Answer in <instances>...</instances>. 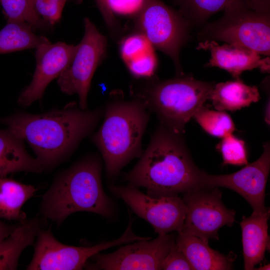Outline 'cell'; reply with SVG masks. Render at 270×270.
Returning a JSON list of instances; mask_svg holds the SVG:
<instances>
[{"mask_svg": "<svg viewBox=\"0 0 270 270\" xmlns=\"http://www.w3.org/2000/svg\"><path fill=\"white\" fill-rule=\"evenodd\" d=\"M36 190L32 185L0 178V218L23 221L24 216L21 208Z\"/></svg>", "mask_w": 270, "mask_h": 270, "instance_id": "cell-22", "label": "cell"}, {"mask_svg": "<svg viewBox=\"0 0 270 270\" xmlns=\"http://www.w3.org/2000/svg\"><path fill=\"white\" fill-rule=\"evenodd\" d=\"M15 227L6 224L0 218V242L7 238L12 232Z\"/></svg>", "mask_w": 270, "mask_h": 270, "instance_id": "cell-34", "label": "cell"}, {"mask_svg": "<svg viewBox=\"0 0 270 270\" xmlns=\"http://www.w3.org/2000/svg\"><path fill=\"white\" fill-rule=\"evenodd\" d=\"M84 33L68 66L58 78L60 90L77 94L79 107L88 110V95L94 73L106 52V40L88 18L84 20Z\"/></svg>", "mask_w": 270, "mask_h": 270, "instance_id": "cell-9", "label": "cell"}, {"mask_svg": "<svg viewBox=\"0 0 270 270\" xmlns=\"http://www.w3.org/2000/svg\"><path fill=\"white\" fill-rule=\"evenodd\" d=\"M40 230L38 220H23L7 238L0 241V270H16L22 251L32 244Z\"/></svg>", "mask_w": 270, "mask_h": 270, "instance_id": "cell-20", "label": "cell"}, {"mask_svg": "<svg viewBox=\"0 0 270 270\" xmlns=\"http://www.w3.org/2000/svg\"><path fill=\"white\" fill-rule=\"evenodd\" d=\"M270 210L262 212H252L250 216H242L240 226L242 232V244L246 270H254L256 265L264 258L270 245L268 222Z\"/></svg>", "mask_w": 270, "mask_h": 270, "instance_id": "cell-16", "label": "cell"}, {"mask_svg": "<svg viewBox=\"0 0 270 270\" xmlns=\"http://www.w3.org/2000/svg\"><path fill=\"white\" fill-rule=\"evenodd\" d=\"M117 95L104 108L103 122L92 138L110 178L116 177L130 161L140 157L142 138L149 120L150 111L140 100H126Z\"/></svg>", "mask_w": 270, "mask_h": 270, "instance_id": "cell-4", "label": "cell"}, {"mask_svg": "<svg viewBox=\"0 0 270 270\" xmlns=\"http://www.w3.org/2000/svg\"><path fill=\"white\" fill-rule=\"evenodd\" d=\"M67 0H32L34 10L43 20L50 25L58 22Z\"/></svg>", "mask_w": 270, "mask_h": 270, "instance_id": "cell-28", "label": "cell"}, {"mask_svg": "<svg viewBox=\"0 0 270 270\" xmlns=\"http://www.w3.org/2000/svg\"><path fill=\"white\" fill-rule=\"evenodd\" d=\"M160 124L140 159L124 180L158 197L178 195L202 186L200 170L182 136Z\"/></svg>", "mask_w": 270, "mask_h": 270, "instance_id": "cell-2", "label": "cell"}, {"mask_svg": "<svg viewBox=\"0 0 270 270\" xmlns=\"http://www.w3.org/2000/svg\"><path fill=\"white\" fill-rule=\"evenodd\" d=\"M76 46L58 42L36 48V67L32 80L20 94L18 104L26 107L41 98L48 84L58 78L70 62Z\"/></svg>", "mask_w": 270, "mask_h": 270, "instance_id": "cell-14", "label": "cell"}, {"mask_svg": "<svg viewBox=\"0 0 270 270\" xmlns=\"http://www.w3.org/2000/svg\"><path fill=\"white\" fill-rule=\"evenodd\" d=\"M152 46L140 33L132 34L122 40L120 46V52L126 62L153 50Z\"/></svg>", "mask_w": 270, "mask_h": 270, "instance_id": "cell-27", "label": "cell"}, {"mask_svg": "<svg viewBox=\"0 0 270 270\" xmlns=\"http://www.w3.org/2000/svg\"><path fill=\"white\" fill-rule=\"evenodd\" d=\"M176 243L174 234H158L153 240L138 241L120 248L115 252L92 256L94 262L89 270H156Z\"/></svg>", "mask_w": 270, "mask_h": 270, "instance_id": "cell-12", "label": "cell"}, {"mask_svg": "<svg viewBox=\"0 0 270 270\" xmlns=\"http://www.w3.org/2000/svg\"><path fill=\"white\" fill-rule=\"evenodd\" d=\"M96 2L110 34L117 40L120 36L122 30L110 8V0H96Z\"/></svg>", "mask_w": 270, "mask_h": 270, "instance_id": "cell-31", "label": "cell"}, {"mask_svg": "<svg viewBox=\"0 0 270 270\" xmlns=\"http://www.w3.org/2000/svg\"><path fill=\"white\" fill-rule=\"evenodd\" d=\"M132 221L118 239L100 243L90 247L68 246L60 242L50 230L37 234L33 258L27 267L30 270H78L85 266L90 258L110 247L146 239L132 232Z\"/></svg>", "mask_w": 270, "mask_h": 270, "instance_id": "cell-8", "label": "cell"}, {"mask_svg": "<svg viewBox=\"0 0 270 270\" xmlns=\"http://www.w3.org/2000/svg\"><path fill=\"white\" fill-rule=\"evenodd\" d=\"M135 26L152 47L170 57L178 74H182L180 52L190 25L182 14L160 0H144L136 12Z\"/></svg>", "mask_w": 270, "mask_h": 270, "instance_id": "cell-7", "label": "cell"}, {"mask_svg": "<svg viewBox=\"0 0 270 270\" xmlns=\"http://www.w3.org/2000/svg\"><path fill=\"white\" fill-rule=\"evenodd\" d=\"M104 108L88 110L69 104L41 114L18 112L2 119L12 134L26 140L44 168L69 155L90 135L104 116Z\"/></svg>", "mask_w": 270, "mask_h": 270, "instance_id": "cell-1", "label": "cell"}, {"mask_svg": "<svg viewBox=\"0 0 270 270\" xmlns=\"http://www.w3.org/2000/svg\"><path fill=\"white\" fill-rule=\"evenodd\" d=\"M144 0H110V4L112 12L120 13H130L137 11Z\"/></svg>", "mask_w": 270, "mask_h": 270, "instance_id": "cell-32", "label": "cell"}, {"mask_svg": "<svg viewBox=\"0 0 270 270\" xmlns=\"http://www.w3.org/2000/svg\"><path fill=\"white\" fill-rule=\"evenodd\" d=\"M224 10L220 19L204 27L200 40H221L270 56V14L254 10L243 0H234Z\"/></svg>", "mask_w": 270, "mask_h": 270, "instance_id": "cell-6", "label": "cell"}, {"mask_svg": "<svg viewBox=\"0 0 270 270\" xmlns=\"http://www.w3.org/2000/svg\"><path fill=\"white\" fill-rule=\"evenodd\" d=\"M24 142L8 130H0V178L15 172H40L45 169L28 154Z\"/></svg>", "mask_w": 270, "mask_h": 270, "instance_id": "cell-18", "label": "cell"}, {"mask_svg": "<svg viewBox=\"0 0 270 270\" xmlns=\"http://www.w3.org/2000/svg\"><path fill=\"white\" fill-rule=\"evenodd\" d=\"M218 148L222 153L224 164L242 166L248 164L244 142L232 134L222 138Z\"/></svg>", "mask_w": 270, "mask_h": 270, "instance_id": "cell-26", "label": "cell"}, {"mask_svg": "<svg viewBox=\"0 0 270 270\" xmlns=\"http://www.w3.org/2000/svg\"><path fill=\"white\" fill-rule=\"evenodd\" d=\"M250 9L259 12L270 14V0H243Z\"/></svg>", "mask_w": 270, "mask_h": 270, "instance_id": "cell-33", "label": "cell"}, {"mask_svg": "<svg viewBox=\"0 0 270 270\" xmlns=\"http://www.w3.org/2000/svg\"><path fill=\"white\" fill-rule=\"evenodd\" d=\"M193 117L205 131L214 136L223 138L236 130L232 119L224 111L211 110L203 106Z\"/></svg>", "mask_w": 270, "mask_h": 270, "instance_id": "cell-24", "label": "cell"}, {"mask_svg": "<svg viewBox=\"0 0 270 270\" xmlns=\"http://www.w3.org/2000/svg\"><path fill=\"white\" fill-rule=\"evenodd\" d=\"M161 270H194L190 262L176 243L163 260Z\"/></svg>", "mask_w": 270, "mask_h": 270, "instance_id": "cell-30", "label": "cell"}, {"mask_svg": "<svg viewBox=\"0 0 270 270\" xmlns=\"http://www.w3.org/2000/svg\"><path fill=\"white\" fill-rule=\"evenodd\" d=\"M270 170V146H264L260 156L241 170L228 174H210L202 171V186L224 187L238 193L251 206L254 212H262L268 208L264 205L265 189Z\"/></svg>", "mask_w": 270, "mask_h": 270, "instance_id": "cell-13", "label": "cell"}, {"mask_svg": "<svg viewBox=\"0 0 270 270\" xmlns=\"http://www.w3.org/2000/svg\"><path fill=\"white\" fill-rule=\"evenodd\" d=\"M176 244L185 255L194 270L232 269V256H226L210 248L208 242L184 232H178Z\"/></svg>", "mask_w": 270, "mask_h": 270, "instance_id": "cell-17", "label": "cell"}, {"mask_svg": "<svg viewBox=\"0 0 270 270\" xmlns=\"http://www.w3.org/2000/svg\"><path fill=\"white\" fill-rule=\"evenodd\" d=\"M198 50H208L211 55L206 66L224 69L235 78H240L244 71L259 68L263 72H270L269 57L262 58L260 54L248 48L226 44L220 45L214 40L199 42Z\"/></svg>", "mask_w": 270, "mask_h": 270, "instance_id": "cell-15", "label": "cell"}, {"mask_svg": "<svg viewBox=\"0 0 270 270\" xmlns=\"http://www.w3.org/2000/svg\"><path fill=\"white\" fill-rule=\"evenodd\" d=\"M147 79L134 88V98L155 113L160 124L179 134L184 133L186 124L209 99L215 85L183 74L164 80Z\"/></svg>", "mask_w": 270, "mask_h": 270, "instance_id": "cell-5", "label": "cell"}, {"mask_svg": "<svg viewBox=\"0 0 270 270\" xmlns=\"http://www.w3.org/2000/svg\"><path fill=\"white\" fill-rule=\"evenodd\" d=\"M270 264H266L258 268H257L256 270H270Z\"/></svg>", "mask_w": 270, "mask_h": 270, "instance_id": "cell-35", "label": "cell"}, {"mask_svg": "<svg viewBox=\"0 0 270 270\" xmlns=\"http://www.w3.org/2000/svg\"><path fill=\"white\" fill-rule=\"evenodd\" d=\"M132 75L138 78H149L154 75L157 59L153 50L126 62Z\"/></svg>", "mask_w": 270, "mask_h": 270, "instance_id": "cell-29", "label": "cell"}, {"mask_svg": "<svg viewBox=\"0 0 270 270\" xmlns=\"http://www.w3.org/2000/svg\"><path fill=\"white\" fill-rule=\"evenodd\" d=\"M260 98L257 87L246 84L240 78L215 84L209 98L214 108L220 111L240 110Z\"/></svg>", "mask_w": 270, "mask_h": 270, "instance_id": "cell-19", "label": "cell"}, {"mask_svg": "<svg viewBox=\"0 0 270 270\" xmlns=\"http://www.w3.org/2000/svg\"><path fill=\"white\" fill-rule=\"evenodd\" d=\"M110 189L138 216L148 222L158 234L182 230L186 206L178 195L152 196L130 184L112 186Z\"/></svg>", "mask_w": 270, "mask_h": 270, "instance_id": "cell-11", "label": "cell"}, {"mask_svg": "<svg viewBox=\"0 0 270 270\" xmlns=\"http://www.w3.org/2000/svg\"><path fill=\"white\" fill-rule=\"evenodd\" d=\"M234 0H174L178 11L190 26L205 22L212 15L224 10Z\"/></svg>", "mask_w": 270, "mask_h": 270, "instance_id": "cell-23", "label": "cell"}, {"mask_svg": "<svg viewBox=\"0 0 270 270\" xmlns=\"http://www.w3.org/2000/svg\"><path fill=\"white\" fill-rule=\"evenodd\" d=\"M8 21L24 22L33 28L43 26L44 22L33 8L32 0H0Z\"/></svg>", "mask_w": 270, "mask_h": 270, "instance_id": "cell-25", "label": "cell"}, {"mask_svg": "<svg viewBox=\"0 0 270 270\" xmlns=\"http://www.w3.org/2000/svg\"><path fill=\"white\" fill-rule=\"evenodd\" d=\"M101 171V160L94 155L63 172L44 196L42 211L44 217L60 224L78 212L112 216L114 206L104 190Z\"/></svg>", "mask_w": 270, "mask_h": 270, "instance_id": "cell-3", "label": "cell"}, {"mask_svg": "<svg viewBox=\"0 0 270 270\" xmlns=\"http://www.w3.org/2000/svg\"><path fill=\"white\" fill-rule=\"evenodd\" d=\"M28 23L8 21L0 30V54L23 50L50 43L45 36H38Z\"/></svg>", "mask_w": 270, "mask_h": 270, "instance_id": "cell-21", "label": "cell"}, {"mask_svg": "<svg viewBox=\"0 0 270 270\" xmlns=\"http://www.w3.org/2000/svg\"><path fill=\"white\" fill-rule=\"evenodd\" d=\"M182 198L186 214L181 232L208 243L210 238L218 239L222 227L233 225L236 212L224 204L218 187L200 186L184 194Z\"/></svg>", "mask_w": 270, "mask_h": 270, "instance_id": "cell-10", "label": "cell"}]
</instances>
